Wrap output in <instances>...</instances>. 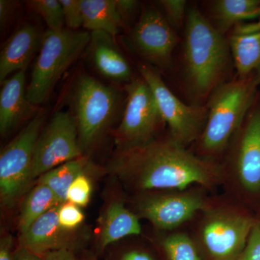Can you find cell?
I'll return each instance as SVG.
<instances>
[{"label": "cell", "instance_id": "484cf974", "mask_svg": "<svg viewBox=\"0 0 260 260\" xmlns=\"http://www.w3.org/2000/svg\"><path fill=\"white\" fill-rule=\"evenodd\" d=\"M92 185L88 176L80 174L70 185L67 194V201L80 207H85L90 203Z\"/></svg>", "mask_w": 260, "mask_h": 260}, {"label": "cell", "instance_id": "5b68a950", "mask_svg": "<svg viewBox=\"0 0 260 260\" xmlns=\"http://www.w3.org/2000/svg\"><path fill=\"white\" fill-rule=\"evenodd\" d=\"M196 237L210 260H239L258 217L228 198L210 200Z\"/></svg>", "mask_w": 260, "mask_h": 260}, {"label": "cell", "instance_id": "6da1fadb", "mask_svg": "<svg viewBox=\"0 0 260 260\" xmlns=\"http://www.w3.org/2000/svg\"><path fill=\"white\" fill-rule=\"evenodd\" d=\"M109 167L129 189L141 192L194 186L212 189L221 183L218 162L198 156L169 134L144 144L117 148Z\"/></svg>", "mask_w": 260, "mask_h": 260}, {"label": "cell", "instance_id": "e0dca14e", "mask_svg": "<svg viewBox=\"0 0 260 260\" xmlns=\"http://www.w3.org/2000/svg\"><path fill=\"white\" fill-rule=\"evenodd\" d=\"M90 36L92 59L99 73L115 81H131V67L116 46L114 37L100 31L91 32Z\"/></svg>", "mask_w": 260, "mask_h": 260}, {"label": "cell", "instance_id": "44dd1931", "mask_svg": "<svg viewBox=\"0 0 260 260\" xmlns=\"http://www.w3.org/2000/svg\"><path fill=\"white\" fill-rule=\"evenodd\" d=\"M229 42L237 76L244 78L255 72L260 65V31L234 29Z\"/></svg>", "mask_w": 260, "mask_h": 260}, {"label": "cell", "instance_id": "d6986e66", "mask_svg": "<svg viewBox=\"0 0 260 260\" xmlns=\"http://www.w3.org/2000/svg\"><path fill=\"white\" fill-rule=\"evenodd\" d=\"M83 28L115 37L125 28L116 8V0H80Z\"/></svg>", "mask_w": 260, "mask_h": 260}, {"label": "cell", "instance_id": "74e56055", "mask_svg": "<svg viewBox=\"0 0 260 260\" xmlns=\"http://www.w3.org/2000/svg\"><path fill=\"white\" fill-rule=\"evenodd\" d=\"M255 73L256 77H257L258 80H259V83L260 85V65L259 67H258L257 68H256V70H255Z\"/></svg>", "mask_w": 260, "mask_h": 260}, {"label": "cell", "instance_id": "d6a6232c", "mask_svg": "<svg viewBox=\"0 0 260 260\" xmlns=\"http://www.w3.org/2000/svg\"><path fill=\"white\" fill-rule=\"evenodd\" d=\"M44 260H77L73 251L68 249L53 251L42 256Z\"/></svg>", "mask_w": 260, "mask_h": 260}, {"label": "cell", "instance_id": "7402d4cb", "mask_svg": "<svg viewBox=\"0 0 260 260\" xmlns=\"http://www.w3.org/2000/svg\"><path fill=\"white\" fill-rule=\"evenodd\" d=\"M52 191L42 183H38L25 197L20 217L18 229L20 235L23 234L36 220L44 214L60 205Z\"/></svg>", "mask_w": 260, "mask_h": 260}, {"label": "cell", "instance_id": "ba28073f", "mask_svg": "<svg viewBox=\"0 0 260 260\" xmlns=\"http://www.w3.org/2000/svg\"><path fill=\"white\" fill-rule=\"evenodd\" d=\"M141 78L148 84L169 134L179 145L187 148L201 136L208 119V109L205 105L184 104L168 88L161 76L153 67H138Z\"/></svg>", "mask_w": 260, "mask_h": 260}, {"label": "cell", "instance_id": "ac0fdd59", "mask_svg": "<svg viewBox=\"0 0 260 260\" xmlns=\"http://www.w3.org/2000/svg\"><path fill=\"white\" fill-rule=\"evenodd\" d=\"M142 226L139 218L121 202L109 205L101 223L99 245L102 249L129 236L140 235Z\"/></svg>", "mask_w": 260, "mask_h": 260}, {"label": "cell", "instance_id": "f1b7e54d", "mask_svg": "<svg viewBox=\"0 0 260 260\" xmlns=\"http://www.w3.org/2000/svg\"><path fill=\"white\" fill-rule=\"evenodd\" d=\"M64 13L65 25L68 29L76 30L83 26V15L80 0H59Z\"/></svg>", "mask_w": 260, "mask_h": 260}, {"label": "cell", "instance_id": "8d00e7d4", "mask_svg": "<svg viewBox=\"0 0 260 260\" xmlns=\"http://www.w3.org/2000/svg\"><path fill=\"white\" fill-rule=\"evenodd\" d=\"M236 28H237V30H241V31H260V18L259 19V21L255 22V23L239 24Z\"/></svg>", "mask_w": 260, "mask_h": 260}, {"label": "cell", "instance_id": "ffe728a7", "mask_svg": "<svg viewBox=\"0 0 260 260\" xmlns=\"http://www.w3.org/2000/svg\"><path fill=\"white\" fill-rule=\"evenodd\" d=\"M213 25L225 35L244 20L260 18V0H218L212 4Z\"/></svg>", "mask_w": 260, "mask_h": 260}, {"label": "cell", "instance_id": "f35d334b", "mask_svg": "<svg viewBox=\"0 0 260 260\" xmlns=\"http://www.w3.org/2000/svg\"><path fill=\"white\" fill-rule=\"evenodd\" d=\"M84 260H98L96 258L94 257L93 256H88L87 257H85Z\"/></svg>", "mask_w": 260, "mask_h": 260}, {"label": "cell", "instance_id": "5bb4252c", "mask_svg": "<svg viewBox=\"0 0 260 260\" xmlns=\"http://www.w3.org/2000/svg\"><path fill=\"white\" fill-rule=\"evenodd\" d=\"M59 206L44 214L20 235V248L41 256L61 249L73 251L75 242L70 234L72 232L64 230L59 224Z\"/></svg>", "mask_w": 260, "mask_h": 260}, {"label": "cell", "instance_id": "d590c367", "mask_svg": "<svg viewBox=\"0 0 260 260\" xmlns=\"http://www.w3.org/2000/svg\"><path fill=\"white\" fill-rule=\"evenodd\" d=\"M13 260H44L42 256L34 254L31 251L20 248L19 250L15 253Z\"/></svg>", "mask_w": 260, "mask_h": 260}, {"label": "cell", "instance_id": "4fadbf2b", "mask_svg": "<svg viewBox=\"0 0 260 260\" xmlns=\"http://www.w3.org/2000/svg\"><path fill=\"white\" fill-rule=\"evenodd\" d=\"M129 39L137 54L150 64L164 70L172 65L173 52L179 40L175 29L154 8L143 10Z\"/></svg>", "mask_w": 260, "mask_h": 260}, {"label": "cell", "instance_id": "7a4b0ae2", "mask_svg": "<svg viewBox=\"0 0 260 260\" xmlns=\"http://www.w3.org/2000/svg\"><path fill=\"white\" fill-rule=\"evenodd\" d=\"M182 61L186 90L195 105H205L215 88L228 81L233 62L229 39L198 7L186 12Z\"/></svg>", "mask_w": 260, "mask_h": 260}, {"label": "cell", "instance_id": "9a60e30c", "mask_svg": "<svg viewBox=\"0 0 260 260\" xmlns=\"http://www.w3.org/2000/svg\"><path fill=\"white\" fill-rule=\"evenodd\" d=\"M25 72L15 73L3 83L0 92V133L2 136L9 133L15 126L38 113L37 106L29 102L25 90Z\"/></svg>", "mask_w": 260, "mask_h": 260}, {"label": "cell", "instance_id": "e575fe53", "mask_svg": "<svg viewBox=\"0 0 260 260\" xmlns=\"http://www.w3.org/2000/svg\"><path fill=\"white\" fill-rule=\"evenodd\" d=\"M120 260H154L153 257L143 251L132 250L124 253Z\"/></svg>", "mask_w": 260, "mask_h": 260}, {"label": "cell", "instance_id": "d4e9b609", "mask_svg": "<svg viewBox=\"0 0 260 260\" xmlns=\"http://www.w3.org/2000/svg\"><path fill=\"white\" fill-rule=\"evenodd\" d=\"M27 4L44 19L49 30L59 31L64 29V13L59 0H32Z\"/></svg>", "mask_w": 260, "mask_h": 260}, {"label": "cell", "instance_id": "8992f818", "mask_svg": "<svg viewBox=\"0 0 260 260\" xmlns=\"http://www.w3.org/2000/svg\"><path fill=\"white\" fill-rule=\"evenodd\" d=\"M90 32L63 29L48 30L42 38L40 52L26 88L29 102L42 105L50 97L54 87L68 68L75 62L89 44Z\"/></svg>", "mask_w": 260, "mask_h": 260}, {"label": "cell", "instance_id": "3957f363", "mask_svg": "<svg viewBox=\"0 0 260 260\" xmlns=\"http://www.w3.org/2000/svg\"><path fill=\"white\" fill-rule=\"evenodd\" d=\"M219 165L228 198L260 218L259 90Z\"/></svg>", "mask_w": 260, "mask_h": 260}, {"label": "cell", "instance_id": "277c9868", "mask_svg": "<svg viewBox=\"0 0 260 260\" xmlns=\"http://www.w3.org/2000/svg\"><path fill=\"white\" fill-rule=\"evenodd\" d=\"M259 85L254 72L228 80L214 90L206 103V125L195 143L196 155L219 164L254 102Z\"/></svg>", "mask_w": 260, "mask_h": 260}, {"label": "cell", "instance_id": "83f0119b", "mask_svg": "<svg viewBox=\"0 0 260 260\" xmlns=\"http://www.w3.org/2000/svg\"><path fill=\"white\" fill-rule=\"evenodd\" d=\"M159 4L164 10V16L173 28L179 29L185 24L187 12L185 0H160Z\"/></svg>", "mask_w": 260, "mask_h": 260}, {"label": "cell", "instance_id": "4316f807", "mask_svg": "<svg viewBox=\"0 0 260 260\" xmlns=\"http://www.w3.org/2000/svg\"><path fill=\"white\" fill-rule=\"evenodd\" d=\"M58 219L64 230L73 232L81 225L85 215L79 206L66 201L58 208Z\"/></svg>", "mask_w": 260, "mask_h": 260}, {"label": "cell", "instance_id": "8fae6325", "mask_svg": "<svg viewBox=\"0 0 260 260\" xmlns=\"http://www.w3.org/2000/svg\"><path fill=\"white\" fill-rule=\"evenodd\" d=\"M82 153L74 116L56 112L37 140L30 182L64 162L81 158Z\"/></svg>", "mask_w": 260, "mask_h": 260}, {"label": "cell", "instance_id": "cb8c5ba5", "mask_svg": "<svg viewBox=\"0 0 260 260\" xmlns=\"http://www.w3.org/2000/svg\"><path fill=\"white\" fill-rule=\"evenodd\" d=\"M162 246L167 260H203L194 241L185 233L170 234Z\"/></svg>", "mask_w": 260, "mask_h": 260}, {"label": "cell", "instance_id": "836d02e7", "mask_svg": "<svg viewBox=\"0 0 260 260\" xmlns=\"http://www.w3.org/2000/svg\"><path fill=\"white\" fill-rule=\"evenodd\" d=\"M13 3L10 1H6V0L0 1V23H1L2 28L5 26V24L9 20L13 10Z\"/></svg>", "mask_w": 260, "mask_h": 260}, {"label": "cell", "instance_id": "7c38bea8", "mask_svg": "<svg viewBox=\"0 0 260 260\" xmlns=\"http://www.w3.org/2000/svg\"><path fill=\"white\" fill-rule=\"evenodd\" d=\"M210 199L200 189L153 191L142 197L138 213L154 227L172 231L194 218L206 208Z\"/></svg>", "mask_w": 260, "mask_h": 260}, {"label": "cell", "instance_id": "2e32d148", "mask_svg": "<svg viewBox=\"0 0 260 260\" xmlns=\"http://www.w3.org/2000/svg\"><path fill=\"white\" fill-rule=\"evenodd\" d=\"M41 42L39 32L31 24H24L15 30L0 53V82L12 73L26 70Z\"/></svg>", "mask_w": 260, "mask_h": 260}, {"label": "cell", "instance_id": "9c48e42d", "mask_svg": "<svg viewBox=\"0 0 260 260\" xmlns=\"http://www.w3.org/2000/svg\"><path fill=\"white\" fill-rule=\"evenodd\" d=\"M45 120L39 112L0 155V195L3 204L13 206L30 184L34 150Z\"/></svg>", "mask_w": 260, "mask_h": 260}, {"label": "cell", "instance_id": "4dcf8cb0", "mask_svg": "<svg viewBox=\"0 0 260 260\" xmlns=\"http://www.w3.org/2000/svg\"><path fill=\"white\" fill-rule=\"evenodd\" d=\"M139 2L135 0H116V8L121 20L126 27V23L138 10Z\"/></svg>", "mask_w": 260, "mask_h": 260}, {"label": "cell", "instance_id": "f546056e", "mask_svg": "<svg viewBox=\"0 0 260 260\" xmlns=\"http://www.w3.org/2000/svg\"><path fill=\"white\" fill-rule=\"evenodd\" d=\"M239 260H260V218L256 219Z\"/></svg>", "mask_w": 260, "mask_h": 260}, {"label": "cell", "instance_id": "1f68e13d", "mask_svg": "<svg viewBox=\"0 0 260 260\" xmlns=\"http://www.w3.org/2000/svg\"><path fill=\"white\" fill-rule=\"evenodd\" d=\"M13 238L10 234L2 238L0 242V260H13Z\"/></svg>", "mask_w": 260, "mask_h": 260}, {"label": "cell", "instance_id": "30bf717a", "mask_svg": "<svg viewBox=\"0 0 260 260\" xmlns=\"http://www.w3.org/2000/svg\"><path fill=\"white\" fill-rule=\"evenodd\" d=\"M126 104L120 124L115 132L117 148L144 144L158 138L166 125L153 93L142 78L125 86Z\"/></svg>", "mask_w": 260, "mask_h": 260}, {"label": "cell", "instance_id": "52a82bcc", "mask_svg": "<svg viewBox=\"0 0 260 260\" xmlns=\"http://www.w3.org/2000/svg\"><path fill=\"white\" fill-rule=\"evenodd\" d=\"M74 117L82 150L95 144L118 111L119 97L112 87L88 75L80 77L73 91Z\"/></svg>", "mask_w": 260, "mask_h": 260}, {"label": "cell", "instance_id": "603a6c76", "mask_svg": "<svg viewBox=\"0 0 260 260\" xmlns=\"http://www.w3.org/2000/svg\"><path fill=\"white\" fill-rule=\"evenodd\" d=\"M85 160L79 158L61 164L39 178V182L45 184L52 191L60 204L67 201L70 185L80 174L84 173Z\"/></svg>", "mask_w": 260, "mask_h": 260}]
</instances>
